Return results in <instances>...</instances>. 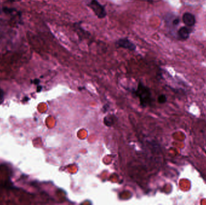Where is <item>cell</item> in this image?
Listing matches in <instances>:
<instances>
[{"instance_id": "cell-1", "label": "cell", "mask_w": 206, "mask_h": 205, "mask_svg": "<svg viewBox=\"0 0 206 205\" xmlns=\"http://www.w3.org/2000/svg\"><path fill=\"white\" fill-rule=\"evenodd\" d=\"M136 96L139 98L141 104L145 107L151 105L153 99L150 90L142 83H139L136 91Z\"/></svg>"}, {"instance_id": "cell-2", "label": "cell", "mask_w": 206, "mask_h": 205, "mask_svg": "<svg viewBox=\"0 0 206 205\" xmlns=\"http://www.w3.org/2000/svg\"><path fill=\"white\" fill-rule=\"evenodd\" d=\"M87 6L93 10L98 18L102 19L106 16L107 12L104 7L101 5L97 0H89Z\"/></svg>"}, {"instance_id": "cell-3", "label": "cell", "mask_w": 206, "mask_h": 205, "mask_svg": "<svg viewBox=\"0 0 206 205\" xmlns=\"http://www.w3.org/2000/svg\"><path fill=\"white\" fill-rule=\"evenodd\" d=\"M116 45L119 48L128 49L130 51H135L136 49V45L132 43L128 38H121L116 42Z\"/></svg>"}, {"instance_id": "cell-4", "label": "cell", "mask_w": 206, "mask_h": 205, "mask_svg": "<svg viewBox=\"0 0 206 205\" xmlns=\"http://www.w3.org/2000/svg\"><path fill=\"white\" fill-rule=\"evenodd\" d=\"M183 23L187 27H190L195 25V18L193 15L190 13L186 12L183 14L182 17Z\"/></svg>"}, {"instance_id": "cell-5", "label": "cell", "mask_w": 206, "mask_h": 205, "mask_svg": "<svg viewBox=\"0 0 206 205\" xmlns=\"http://www.w3.org/2000/svg\"><path fill=\"white\" fill-rule=\"evenodd\" d=\"M191 32V29L187 27H181L178 31V36L182 39H187Z\"/></svg>"}, {"instance_id": "cell-6", "label": "cell", "mask_w": 206, "mask_h": 205, "mask_svg": "<svg viewBox=\"0 0 206 205\" xmlns=\"http://www.w3.org/2000/svg\"><path fill=\"white\" fill-rule=\"evenodd\" d=\"M116 120V117L115 116L109 115L104 117V123L107 126H111L115 123Z\"/></svg>"}, {"instance_id": "cell-7", "label": "cell", "mask_w": 206, "mask_h": 205, "mask_svg": "<svg viewBox=\"0 0 206 205\" xmlns=\"http://www.w3.org/2000/svg\"><path fill=\"white\" fill-rule=\"evenodd\" d=\"M167 100L166 96L165 94H161L158 97V102L160 104H165Z\"/></svg>"}, {"instance_id": "cell-8", "label": "cell", "mask_w": 206, "mask_h": 205, "mask_svg": "<svg viewBox=\"0 0 206 205\" xmlns=\"http://www.w3.org/2000/svg\"><path fill=\"white\" fill-rule=\"evenodd\" d=\"M13 11H14V9H10V8H7V7H4V8L3 9V12H5V13H7V14L11 13H12Z\"/></svg>"}, {"instance_id": "cell-9", "label": "cell", "mask_w": 206, "mask_h": 205, "mask_svg": "<svg viewBox=\"0 0 206 205\" xmlns=\"http://www.w3.org/2000/svg\"><path fill=\"white\" fill-rule=\"evenodd\" d=\"M179 22H180V20H179V18H176V19H174V20H173V25H177L179 24Z\"/></svg>"}, {"instance_id": "cell-10", "label": "cell", "mask_w": 206, "mask_h": 205, "mask_svg": "<svg viewBox=\"0 0 206 205\" xmlns=\"http://www.w3.org/2000/svg\"><path fill=\"white\" fill-rule=\"evenodd\" d=\"M3 97H4V91L1 88H0V99L3 100Z\"/></svg>"}, {"instance_id": "cell-11", "label": "cell", "mask_w": 206, "mask_h": 205, "mask_svg": "<svg viewBox=\"0 0 206 205\" xmlns=\"http://www.w3.org/2000/svg\"><path fill=\"white\" fill-rule=\"evenodd\" d=\"M34 83L35 84H38L39 83V80H35L34 81Z\"/></svg>"}, {"instance_id": "cell-12", "label": "cell", "mask_w": 206, "mask_h": 205, "mask_svg": "<svg viewBox=\"0 0 206 205\" xmlns=\"http://www.w3.org/2000/svg\"><path fill=\"white\" fill-rule=\"evenodd\" d=\"M41 89H42V87L41 86H38V91H41Z\"/></svg>"}]
</instances>
